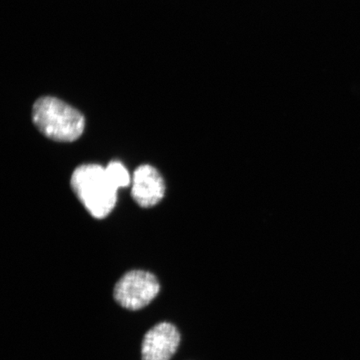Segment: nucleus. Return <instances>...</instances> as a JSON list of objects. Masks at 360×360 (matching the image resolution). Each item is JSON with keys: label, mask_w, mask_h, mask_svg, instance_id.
<instances>
[{"label": "nucleus", "mask_w": 360, "mask_h": 360, "mask_svg": "<svg viewBox=\"0 0 360 360\" xmlns=\"http://www.w3.org/2000/svg\"><path fill=\"white\" fill-rule=\"evenodd\" d=\"M160 285L150 272L131 270L116 283L114 298L121 307L131 311L145 308L159 294Z\"/></svg>", "instance_id": "obj_3"}, {"label": "nucleus", "mask_w": 360, "mask_h": 360, "mask_svg": "<svg viewBox=\"0 0 360 360\" xmlns=\"http://www.w3.org/2000/svg\"><path fill=\"white\" fill-rule=\"evenodd\" d=\"M32 120L40 132L58 142L76 141L85 125L84 117L78 110L53 96H43L35 101Z\"/></svg>", "instance_id": "obj_1"}, {"label": "nucleus", "mask_w": 360, "mask_h": 360, "mask_svg": "<svg viewBox=\"0 0 360 360\" xmlns=\"http://www.w3.org/2000/svg\"><path fill=\"white\" fill-rule=\"evenodd\" d=\"M163 178L155 167L143 165L135 169L133 176L131 195L143 208H150L158 204L165 195Z\"/></svg>", "instance_id": "obj_5"}, {"label": "nucleus", "mask_w": 360, "mask_h": 360, "mask_svg": "<svg viewBox=\"0 0 360 360\" xmlns=\"http://www.w3.org/2000/svg\"><path fill=\"white\" fill-rule=\"evenodd\" d=\"M179 343L180 335L176 327L168 322L157 323L143 337L142 360H170Z\"/></svg>", "instance_id": "obj_4"}, {"label": "nucleus", "mask_w": 360, "mask_h": 360, "mask_svg": "<svg viewBox=\"0 0 360 360\" xmlns=\"http://www.w3.org/2000/svg\"><path fill=\"white\" fill-rule=\"evenodd\" d=\"M111 181L117 188H124L129 186L130 177L128 170L120 161H111L105 168Z\"/></svg>", "instance_id": "obj_6"}, {"label": "nucleus", "mask_w": 360, "mask_h": 360, "mask_svg": "<svg viewBox=\"0 0 360 360\" xmlns=\"http://www.w3.org/2000/svg\"><path fill=\"white\" fill-rule=\"evenodd\" d=\"M70 184L75 195L93 217L105 218L115 208L118 188L102 166H79L72 174Z\"/></svg>", "instance_id": "obj_2"}]
</instances>
